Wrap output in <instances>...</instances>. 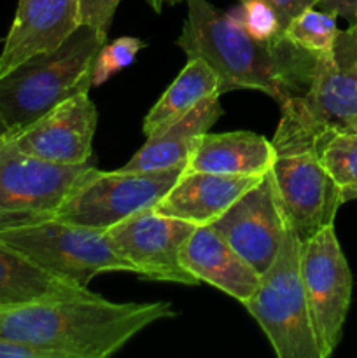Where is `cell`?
<instances>
[{
	"label": "cell",
	"instance_id": "cell-1",
	"mask_svg": "<svg viewBox=\"0 0 357 358\" xmlns=\"http://www.w3.org/2000/svg\"><path fill=\"white\" fill-rule=\"evenodd\" d=\"M172 303H112L98 294L41 297L0 306V338L48 350L59 358H107L160 320Z\"/></svg>",
	"mask_w": 357,
	"mask_h": 358
},
{
	"label": "cell",
	"instance_id": "cell-2",
	"mask_svg": "<svg viewBox=\"0 0 357 358\" xmlns=\"http://www.w3.org/2000/svg\"><path fill=\"white\" fill-rule=\"evenodd\" d=\"M186 2L189 10L177 45L188 58H203L216 70L219 94L255 90L284 107L308 93L317 55L298 48L286 37L259 41L206 0Z\"/></svg>",
	"mask_w": 357,
	"mask_h": 358
},
{
	"label": "cell",
	"instance_id": "cell-3",
	"mask_svg": "<svg viewBox=\"0 0 357 358\" xmlns=\"http://www.w3.org/2000/svg\"><path fill=\"white\" fill-rule=\"evenodd\" d=\"M107 42L90 24L80 23L58 48L37 52L0 76V117L9 136L83 91H90L93 63Z\"/></svg>",
	"mask_w": 357,
	"mask_h": 358
},
{
	"label": "cell",
	"instance_id": "cell-4",
	"mask_svg": "<svg viewBox=\"0 0 357 358\" xmlns=\"http://www.w3.org/2000/svg\"><path fill=\"white\" fill-rule=\"evenodd\" d=\"M317 136L300 119L282 110L272 140L276 194L287 224L301 241L332 226L343 205L342 189L318 159Z\"/></svg>",
	"mask_w": 357,
	"mask_h": 358
},
{
	"label": "cell",
	"instance_id": "cell-5",
	"mask_svg": "<svg viewBox=\"0 0 357 358\" xmlns=\"http://www.w3.org/2000/svg\"><path fill=\"white\" fill-rule=\"evenodd\" d=\"M301 240L287 226L275 261L244 304L279 358H321L300 268Z\"/></svg>",
	"mask_w": 357,
	"mask_h": 358
},
{
	"label": "cell",
	"instance_id": "cell-6",
	"mask_svg": "<svg viewBox=\"0 0 357 358\" xmlns=\"http://www.w3.org/2000/svg\"><path fill=\"white\" fill-rule=\"evenodd\" d=\"M0 241L37 268L74 285L88 287L94 276L108 271L136 275L112 247L107 233L93 227L49 219L0 231Z\"/></svg>",
	"mask_w": 357,
	"mask_h": 358
},
{
	"label": "cell",
	"instance_id": "cell-7",
	"mask_svg": "<svg viewBox=\"0 0 357 358\" xmlns=\"http://www.w3.org/2000/svg\"><path fill=\"white\" fill-rule=\"evenodd\" d=\"M93 161L58 164L24 154L9 138L0 142V231L55 219Z\"/></svg>",
	"mask_w": 357,
	"mask_h": 358
},
{
	"label": "cell",
	"instance_id": "cell-8",
	"mask_svg": "<svg viewBox=\"0 0 357 358\" xmlns=\"http://www.w3.org/2000/svg\"><path fill=\"white\" fill-rule=\"evenodd\" d=\"M186 166L153 171H100L97 168L63 201L55 219L107 231L126 217L156 206Z\"/></svg>",
	"mask_w": 357,
	"mask_h": 358
},
{
	"label": "cell",
	"instance_id": "cell-9",
	"mask_svg": "<svg viewBox=\"0 0 357 358\" xmlns=\"http://www.w3.org/2000/svg\"><path fill=\"white\" fill-rule=\"evenodd\" d=\"M300 268L318 353L328 358L342 341L352 301V273L335 224L301 241Z\"/></svg>",
	"mask_w": 357,
	"mask_h": 358
},
{
	"label": "cell",
	"instance_id": "cell-10",
	"mask_svg": "<svg viewBox=\"0 0 357 358\" xmlns=\"http://www.w3.org/2000/svg\"><path fill=\"white\" fill-rule=\"evenodd\" d=\"M196 226L175 217L144 208L107 233L112 247L135 268L136 275L156 282H172L196 287L200 280L181 264V248Z\"/></svg>",
	"mask_w": 357,
	"mask_h": 358
},
{
	"label": "cell",
	"instance_id": "cell-11",
	"mask_svg": "<svg viewBox=\"0 0 357 358\" xmlns=\"http://www.w3.org/2000/svg\"><path fill=\"white\" fill-rule=\"evenodd\" d=\"M280 110L293 114L317 135L342 128L357 115V23L340 30L335 48L317 56L308 93L287 101Z\"/></svg>",
	"mask_w": 357,
	"mask_h": 358
},
{
	"label": "cell",
	"instance_id": "cell-12",
	"mask_svg": "<svg viewBox=\"0 0 357 358\" xmlns=\"http://www.w3.org/2000/svg\"><path fill=\"white\" fill-rule=\"evenodd\" d=\"M287 226L272 170L210 224L258 275L275 261Z\"/></svg>",
	"mask_w": 357,
	"mask_h": 358
},
{
	"label": "cell",
	"instance_id": "cell-13",
	"mask_svg": "<svg viewBox=\"0 0 357 358\" xmlns=\"http://www.w3.org/2000/svg\"><path fill=\"white\" fill-rule=\"evenodd\" d=\"M97 105L88 91L66 98L21 131L7 136L24 154L58 164L93 161Z\"/></svg>",
	"mask_w": 357,
	"mask_h": 358
},
{
	"label": "cell",
	"instance_id": "cell-14",
	"mask_svg": "<svg viewBox=\"0 0 357 358\" xmlns=\"http://www.w3.org/2000/svg\"><path fill=\"white\" fill-rule=\"evenodd\" d=\"M79 24L77 0H18L0 52V76L37 52L58 48Z\"/></svg>",
	"mask_w": 357,
	"mask_h": 358
},
{
	"label": "cell",
	"instance_id": "cell-15",
	"mask_svg": "<svg viewBox=\"0 0 357 358\" xmlns=\"http://www.w3.org/2000/svg\"><path fill=\"white\" fill-rule=\"evenodd\" d=\"M181 264L200 282L245 304L259 285L261 275L210 226L195 227L181 248Z\"/></svg>",
	"mask_w": 357,
	"mask_h": 358
},
{
	"label": "cell",
	"instance_id": "cell-16",
	"mask_svg": "<svg viewBox=\"0 0 357 358\" xmlns=\"http://www.w3.org/2000/svg\"><path fill=\"white\" fill-rule=\"evenodd\" d=\"M261 178L184 170L154 210L196 227L210 226Z\"/></svg>",
	"mask_w": 357,
	"mask_h": 358
},
{
	"label": "cell",
	"instance_id": "cell-17",
	"mask_svg": "<svg viewBox=\"0 0 357 358\" xmlns=\"http://www.w3.org/2000/svg\"><path fill=\"white\" fill-rule=\"evenodd\" d=\"M223 115L219 94L203 98L191 112L178 121L147 136L142 149L121 168L125 171H153L172 166H186L200 138Z\"/></svg>",
	"mask_w": 357,
	"mask_h": 358
},
{
	"label": "cell",
	"instance_id": "cell-18",
	"mask_svg": "<svg viewBox=\"0 0 357 358\" xmlns=\"http://www.w3.org/2000/svg\"><path fill=\"white\" fill-rule=\"evenodd\" d=\"M273 145L252 131L209 133L200 138L186 171L261 177L272 170Z\"/></svg>",
	"mask_w": 357,
	"mask_h": 358
},
{
	"label": "cell",
	"instance_id": "cell-19",
	"mask_svg": "<svg viewBox=\"0 0 357 358\" xmlns=\"http://www.w3.org/2000/svg\"><path fill=\"white\" fill-rule=\"evenodd\" d=\"M93 294L31 264L20 252L0 241V306L28 303L41 297H70Z\"/></svg>",
	"mask_w": 357,
	"mask_h": 358
},
{
	"label": "cell",
	"instance_id": "cell-20",
	"mask_svg": "<svg viewBox=\"0 0 357 358\" xmlns=\"http://www.w3.org/2000/svg\"><path fill=\"white\" fill-rule=\"evenodd\" d=\"M219 77L203 58H188V63L170 84L163 96L156 101L144 119L142 129L147 136L154 135L164 126L178 121L191 112L203 98L219 94ZM220 96V94H219Z\"/></svg>",
	"mask_w": 357,
	"mask_h": 358
},
{
	"label": "cell",
	"instance_id": "cell-21",
	"mask_svg": "<svg viewBox=\"0 0 357 358\" xmlns=\"http://www.w3.org/2000/svg\"><path fill=\"white\" fill-rule=\"evenodd\" d=\"M322 166L342 189L343 203L357 199V129L329 128L317 136Z\"/></svg>",
	"mask_w": 357,
	"mask_h": 358
},
{
	"label": "cell",
	"instance_id": "cell-22",
	"mask_svg": "<svg viewBox=\"0 0 357 358\" xmlns=\"http://www.w3.org/2000/svg\"><path fill=\"white\" fill-rule=\"evenodd\" d=\"M336 20L338 16L335 14L324 13L312 6L287 24L284 37L298 48L318 56L335 48L340 34Z\"/></svg>",
	"mask_w": 357,
	"mask_h": 358
},
{
	"label": "cell",
	"instance_id": "cell-23",
	"mask_svg": "<svg viewBox=\"0 0 357 358\" xmlns=\"http://www.w3.org/2000/svg\"><path fill=\"white\" fill-rule=\"evenodd\" d=\"M227 14L259 41H276L284 37L279 16L266 0H238V7L227 10Z\"/></svg>",
	"mask_w": 357,
	"mask_h": 358
},
{
	"label": "cell",
	"instance_id": "cell-24",
	"mask_svg": "<svg viewBox=\"0 0 357 358\" xmlns=\"http://www.w3.org/2000/svg\"><path fill=\"white\" fill-rule=\"evenodd\" d=\"M144 48L146 42L136 37H119L111 44L105 42L94 58L91 84L102 86L122 69H128Z\"/></svg>",
	"mask_w": 357,
	"mask_h": 358
},
{
	"label": "cell",
	"instance_id": "cell-25",
	"mask_svg": "<svg viewBox=\"0 0 357 358\" xmlns=\"http://www.w3.org/2000/svg\"><path fill=\"white\" fill-rule=\"evenodd\" d=\"M79 3L80 23L97 28L102 34L108 35L112 17L121 0H77Z\"/></svg>",
	"mask_w": 357,
	"mask_h": 358
},
{
	"label": "cell",
	"instance_id": "cell-26",
	"mask_svg": "<svg viewBox=\"0 0 357 358\" xmlns=\"http://www.w3.org/2000/svg\"><path fill=\"white\" fill-rule=\"evenodd\" d=\"M266 2L275 9L280 21V27H282V31L286 30L287 24H289L294 17L300 16L304 9L314 6V0H266Z\"/></svg>",
	"mask_w": 357,
	"mask_h": 358
},
{
	"label": "cell",
	"instance_id": "cell-27",
	"mask_svg": "<svg viewBox=\"0 0 357 358\" xmlns=\"http://www.w3.org/2000/svg\"><path fill=\"white\" fill-rule=\"evenodd\" d=\"M0 358H59L56 353L48 350L34 348V346L21 345L0 338Z\"/></svg>",
	"mask_w": 357,
	"mask_h": 358
},
{
	"label": "cell",
	"instance_id": "cell-28",
	"mask_svg": "<svg viewBox=\"0 0 357 358\" xmlns=\"http://www.w3.org/2000/svg\"><path fill=\"white\" fill-rule=\"evenodd\" d=\"M314 7L345 17L350 24L357 23V0H314Z\"/></svg>",
	"mask_w": 357,
	"mask_h": 358
},
{
	"label": "cell",
	"instance_id": "cell-29",
	"mask_svg": "<svg viewBox=\"0 0 357 358\" xmlns=\"http://www.w3.org/2000/svg\"><path fill=\"white\" fill-rule=\"evenodd\" d=\"M147 2L153 6V9L156 10V13H160L161 7L164 6V3H168V6H174V3H178V2H184V0H147Z\"/></svg>",
	"mask_w": 357,
	"mask_h": 358
},
{
	"label": "cell",
	"instance_id": "cell-30",
	"mask_svg": "<svg viewBox=\"0 0 357 358\" xmlns=\"http://www.w3.org/2000/svg\"><path fill=\"white\" fill-rule=\"evenodd\" d=\"M7 136H9V128H7V124L4 122V119L0 117V142H2V140H6Z\"/></svg>",
	"mask_w": 357,
	"mask_h": 358
},
{
	"label": "cell",
	"instance_id": "cell-31",
	"mask_svg": "<svg viewBox=\"0 0 357 358\" xmlns=\"http://www.w3.org/2000/svg\"><path fill=\"white\" fill-rule=\"evenodd\" d=\"M346 128H354V129H357V115H354L352 119H349V121H346Z\"/></svg>",
	"mask_w": 357,
	"mask_h": 358
}]
</instances>
